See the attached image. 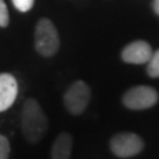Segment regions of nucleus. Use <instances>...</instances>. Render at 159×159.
<instances>
[{"label":"nucleus","instance_id":"f257e3e1","mask_svg":"<svg viewBox=\"0 0 159 159\" xmlns=\"http://www.w3.org/2000/svg\"><path fill=\"white\" fill-rule=\"evenodd\" d=\"M48 129V119L34 98L26 99L21 111V132L30 144H38Z\"/></svg>","mask_w":159,"mask_h":159},{"label":"nucleus","instance_id":"9d476101","mask_svg":"<svg viewBox=\"0 0 159 159\" xmlns=\"http://www.w3.org/2000/svg\"><path fill=\"white\" fill-rule=\"evenodd\" d=\"M11 145L7 137L0 134V159H10Z\"/></svg>","mask_w":159,"mask_h":159},{"label":"nucleus","instance_id":"20e7f679","mask_svg":"<svg viewBox=\"0 0 159 159\" xmlns=\"http://www.w3.org/2000/svg\"><path fill=\"white\" fill-rule=\"evenodd\" d=\"M159 99L158 92L151 86H136L125 92L123 96V104L130 110L139 111L154 106Z\"/></svg>","mask_w":159,"mask_h":159},{"label":"nucleus","instance_id":"7ed1b4c3","mask_svg":"<svg viewBox=\"0 0 159 159\" xmlns=\"http://www.w3.org/2000/svg\"><path fill=\"white\" fill-rule=\"evenodd\" d=\"M91 100V89L83 80L74 81L64 93L63 102L68 112L79 116L86 110Z\"/></svg>","mask_w":159,"mask_h":159},{"label":"nucleus","instance_id":"423d86ee","mask_svg":"<svg viewBox=\"0 0 159 159\" xmlns=\"http://www.w3.org/2000/svg\"><path fill=\"white\" fill-rule=\"evenodd\" d=\"M152 53L153 52L148 43L144 40H136L125 46V48L121 52V58L127 64L142 65L148 64Z\"/></svg>","mask_w":159,"mask_h":159},{"label":"nucleus","instance_id":"f03ea898","mask_svg":"<svg viewBox=\"0 0 159 159\" xmlns=\"http://www.w3.org/2000/svg\"><path fill=\"white\" fill-rule=\"evenodd\" d=\"M34 46L40 56L50 58L59 50V34L50 19L43 18L37 23L34 32Z\"/></svg>","mask_w":159,"mask_h":159},{"label":"nucleus","instance_id":"0eeeda50","mask_svg":"<svg viewBox=\"0 0 159 159\" xmlns=\"http://www.w3.org/2000/svg\"><path fill=\"white\" fill-rule=\"evenodd\" d=\"M18 96V81L11 73H0V112L11 107Z\"/></svg>","mask_w":159,"mask_h":159},{"label":"nucleus","instance_id":"9b49d317","mask_svg":"<svg viewBox=\"0 0 159 159\" xmlns=\"http://www.w3.org/2000/svg\"><path fill=\"white\" fill-rule=\"evenodd\" d=\"M10 23L8 10L4 0H0V27H7Z\"/></svg>","mask_w":159,"mask_h":159},{"label":"nucleus","instance_id":"6e6552de","mask_svg":"<svg viewBox=\"0 0 159 159\" xmlns=\"http://www.w3.org/2000/svg\"><path fill=\"white\" fill-rule=\"evenodd\" d=\"M73 148V137L68 132H61L56 138L51 148V159H70Z\"/></svg>","mask_w":159,"mask_h":159},{"label":"nucleus","instance_id":"f8f14e48","mask_svg":"<svg viewBox=\"0 0 159 159\" xmlns=\"http://www.w3.org/2000/svg\"><path fill=\"white\" fill-rule=\"evenodd\" d=\"M12 2L18 11L23 13L29 12L34 5V0H12Z\"/></svg>","mask_w":159,"mask_h":159},{"label":"nucleus","instance_id":"1a4fd4ad","mask_svg":"<svg viewBox=\"0 0 159 159\" xmlns=\"http://www.w3.org/2000/svg\"><path fill=\"white\" fill-rule=\"evenodd\" d=\"M148 74L152 78H159V50L152 53L148 61Z\"/></svg>","mask_w":159,"mask_h":159},{"label":"nucleus","instance_id":"ddd939ff","mask_svg":"<svg viewBox=\"0 0 159 159\" xmlns=\"http://www.w3.org/2000/svg\"><path fill=\"white\" fill-rule=\"evenodd\" d=\"M152 6H153V10L154 12L157 13L159 16V0H153V2H152Z\"/></svg>","mask_w":159,"mask_h":159},{"label":"nucleus","instance_id":"39448f33","mask_svg":"<svg viewBox=\"0 0 159 159\" xmlns=\"http://www.w3.org/2000/svg\"><path fill=\"white\" fill-rule=\"evenodd\" d=\"M110 148L117 157L130 158L142 152L144 148V140L136 133L121 132L112 137Z\"/></svg>","mask_w":159,"mask_h":159}]
</instances>
